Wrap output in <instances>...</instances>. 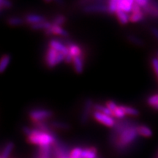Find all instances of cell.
<instances>
[{
	"instance_id": "cell-1",
	"label": "cell",
	"mask_w": 158,
	"mask_h": 158,
	"mask_svg": "<svg viewBox=\"0 0 158 158\" xmlns=\"http://www.w3.org/2000/svg\"><path fill=\"white\" fill-rule=\"evenodd\" d=\"M137 123H134L133 125L127 128L118 137L116 145L114 146V149L117 152L123 153L127 152L130 147L135 143L137 140L138 134L137 132Z\"/></svg>"
},
{
	"instance_id": "cell-2",
	"label": "cell",
	"mask_w": 158,
	"mask_h": 158,
	"mask_svg": "<svg viewBox=\"0 0 158 158\" xmlns=\"http://www.w3.org/2000/svg\"><path fill=\"white\" fill-rule=\"evenodd\" d=\"M58 139L55 132L47 133V132L40 131V130L31 128L30 135L27 138V141L32 145L39 147L52 146Z\"/></svg>"
},
{
	"instance_id": "cell-3",
	"label": "cell",
	"mask_w": 158,
	"mask_h": 158,
	"mask_svg": "<svg viewBox=\"0 0 158 158\" xmlns=\"http://www.w3.org/2000/svg\"><path fill=\"white\" fill-rule=\"evenodd\" d=\"M135 123L133 120L129 118H123V119L117 120L116 122L115 125L111 128L109 135H108V143L112 147H114L119 135L123 133L127 128L130 127Z\"/></svg>"
},
{
	"instance_id": "cell-4",
	"label": "cell",
	"mask_w": 158,
	"mask_h": 158,
	"mask_svg": "<svg viewBox=\"0 0 158 158\" xmlns=\"http://www.w3.org/2000/svg\"><path fill=\"white\" fill-rule=\"evenodd\" d=\"M108 2L84 1L81 2L82 11L85 13H108Z\"/></svg>"
},
{
	"instance_id": "cell-5",
	"label": "cell",
	"mask_w": 158,
	"mask_h": 158,
	"mask_svg": "<svg viewBox=\"0 0 158 158\" xmlns=\"http://www.w3.org/2000/svg\"><path fill=\"white\" fill-rule=\"evenodd\" d=\"M66 55L58 52L54 49L48 47L45 56V62L48 68H53L57 64L64 62Z\"/></svg>"
},
{
	"instance_id": "cell-6",
	"label": "cell",
	"mask_w": 158,
	"mask_h": 158,
	"mask_svg": "<svg viewBox=\"0 0 158 158\" xmlns=\"http://www.w3.org/2000/svg\"><path fill=\"white\" fill-rule=\"evenodd\" d=\"M54 111L46 108H34L29 110V117L32 122L47 121L54 116Z\"/></svg>"
},
{
	"instance_id": "cell-7",
	"label": "cell",
	"mask_w": 158,
	"mask_h": 158,
	"mask_svg": "<svg viewBox=\"0 0 158 158\" xmlns=\"http://www.w3.org/2000/svg\"><path fill=\"white\" fill-rule=\"evenodd\" d=\"M70 151L68 146L59 139L52 145V156L54 158H70Z\"/></svg>"
},
{
	"instance_id": "cell-8",
	"label": "cell",
	"mask_w": 158,
	"mask_h": 158,
	"mask_svg": "<svg viewBox=\"0 0 158 158\" xmlns=\"http://www.w3.org/2000/svg\"><path fill=\"white\" fill-rule=\"evenodd\" d=\"M94 102L92 99L87 98L84 102V106L81 110V113L80 115V123L82 125H85L87 124L89 119V116L91 114L92 115V110H94Z\"/></svg>"
},
{
	"instance_id": "cell-9",
	"label": "cell",
	"mask_w": 158,
	"mask_h": 158,
	"mask_svg": "<svg viewBox=\"0 0 158 158\" xmlns=\"http://www.w3.org/2000/svg\"><path fill=\"white\" fill-rule=\"evenodd\" d=\"M92 116H93V118L96 121L102 124L103 125L106 126V127L110 128H112L115 125L116 122L113 116L106 115V114L95 111V110H94L93 113H92Z\"/></svg>"
},
{
	"instance_id": "cell-10",
	"label": "cell",
	"mask_w": 158,
	"mask_h": 158,
	"mask_svg": "<svg viewBox=\"0 0 158 158\" xmlns=\"http://www.w3.org/2000/svg\"><path fill=\"white\" fill-rule=\"evenodd\" d=\"M64 43L67 45L68 48V54L71 55L73 57H76L78 56H81L84 54L83 53V50L81 47L80 45L76 44L74 42L71 40H65L64 41Z\"/></svg>"
},
{
	"instance_id": "cell-11",
	"label": "cell",
	"mask_w": 158,
	"mask_h": 158,
	"mask_svg": "<svg viewBox=\"0 0 158 158\" xmlns=\"http://www.w3.org/2000/svg\"><path fill=\"white\" fill-rule=\"evenodd\" d=\"M44 33L47 36H51V35H59V36H62L64 37H69V33L66 31L62 27L59 26L52 25L50 29L44 31Z\"/></svg>"
},
{
	"instance_id": "cell-12",
	"label": "cell",
	"mask_w": 158,
	"mask_h": 158,
	"mask_svg": "<svg viewBox=\"0 0 158 158\" xmlns=\"http://www.w3.org/2000/svg\"><path fill=\"white\" fill-rule=\"evenodd\" d=\"M48 47L54 49L58 52L62 53V54L67 55L68 54V48L67 47V45L64 44V42L62 41H59L58 40L52 39L49 41L48 43Z\"/></svg>"
},
{
	"instance_id": "cell-13",
	"label": "cell",
	"mask_w": 158,
	"mask_h": 158,
	"mask_svg": "<svg viewBox=\"0 0 158 158\" xmlns=\"http://www.w3.org/2000/svg\"><path fill=\"white\" fill-rule=\"evenodd\" d=\"M23 19L26 23H28L30 26L47 21L45 16L42 15L35 14V13H29L23 17Z\"/></svg>"
},
{
	"instance_id": "cell-14",
	"label": "cell",
	"mask_w": 158,
	"mask_h": 158,
	"mask_svg": "<svg viewBox=\"0 0 158 158\" xmlns=\"http://www.w3.org/2000/svg\"><path fill=\"white\" fill-rule=\"evenodd\" d=\"M134 3H135V1L133 0H118V10H120L129 14L132 12Z\"/></svg>"
},
{
	"instance_id": "cell-15",
	"label": "cell",
	"mask_w": 158,
	"mask_h": 158,
	"mask_svg": "<svg viewBox=\"0 0 158 158\" xmlns=\"http://www.w3.org/2000/svg\"><path fill=\"white\" fill-rule=\"evenodd\" d=\"M73 66L74 70L76 73L81 74L84 72V54L81 56L74 57L73 59Z\"/></svg>"
},
{
	"instance_id": "cell-16",
	"label": "cell",
	"mask_w": 158,
	"mask_h": 158,
	"mask_svg": "<svg viewBox=\"0 0 158 158\" xmlns=\"http://www.w3.org/2000/svg\"><path fill=\"white\" fill-rule=\"evenodd\" d=\"M142 9H143V11L145 14L158 18V3L155 2L149 1V3Z\"/></svg>"
},
{
	"instance_id": "cell-17",
	"label": "cell",
	"mask_w": 158,
	"mask_h": 158,
	"mask_svg": "<svg viewBox=\"0 0 158 158\" xmlns=\"http://www.w3.org/2000/svg\"><path fill=\"white\" fill-rule=\"evenodd\" d=\"M33 128L40 130V131L47 132V133H51L54 132V130L51 127L50 124L47 121H40V122H31Z\"/></svg>"
},
{
	"instance_id": "cell-18",
	"label": "cell",
	"mask_w": 158,
	"mask_h": 158,
	"mask_svg": "<svg viewBox=\"0 0 158 158\" xmlns=\"http://www.w3.org/2000/svg\"><path fill=\"white\" fill-rule=\"evenodd\" d=\"M52 156V146H46V147H39L37 151V158H51Z\"/></svg>"
},
{
	"instance_id": "cell-19",
	"label": "cell",
	"mask_w": 158,
	"mask_h": 158,
	"mask_svg": "<svg viewBox=\"0 0 158 158\" xmlns=\"http://www.w3.org/2000/svg\"><path fill=\"white\" fill-rule=\"evenodd\" d=\"M51 127L53 130H68L70 128V125L68 122L59 120H53L49 122Z\"/></svg>"
},
{
	"instance_id": "cell-20",
	"label": "cell",
	"mask_w": 158,
	"mask_h": 158,
	"mask_svg": "<svg viewBox=\"0 0 158 158\" xmlns=\"http://www.w3.org/2000/svg\"><path fill=\"white\" fill-rule=\"evenodd\" d=\"M82 158H98V149L94 147L83 148Z\"/></svg>"
},
{
	"instance_id": "cell-21",
	"label": "cell",
	"mask_w": 158,
	"mask_h": 158,
	"mask_svg": "<svg viewBox=\"0 0 158 158\" xmlns=\"http://www.w3.org/2000/svg\"><path fill=\"white\" fill-rule=\"evenodd\" d=\"M137 132L138 135L144 138H150L153 135L152 130L146 125H139L138 124L137 126Z\"/></svg>"
},
{
	"instance_id": "cell-22",
	"label": "cell",
	"mask_w": 158,
	"mask_h": 158,
	"mask_svg": "<svg viewBox=\"0 0 158 158\" xmlns=\"http://www.w3.org/2000/svg\"><path fill=\"white\" fill-rule=\"evenodd\" d=\"M115 15H116L118 22L121 23L122 25H126L128 23L130 22V15L127 13H124V12L120 10H117V11L116 12Z\"/></svg>"
},
{
	"instance_id": "cell-23",
	"label": "cell",
	"mask_w": 158,
	"mask_h": 158,
	"mask_svg": "<svg viewBox=\"0 0 158 158\" xmlns=\"http://www.w3.org/2000/svg\"><path fill=\"white\" fill-rule=\"evenodd\" d=\"M52 23L51 21H43V22L36 23V24H33L30 26V28L32 29V30H43L45 31L47 29H50L51 27H52Z\"/></svg>"
},
{
	"instance_id": "cell-24",
	"label": "cell",
	"mask_w": 158,
	"mask_h": 158,
	"mask_svg": "<svg viewBox=\"0 0 158 158\" xmlns=\"http://www.w3.org/2000/svg\"><path fill=\"white\" fill-rule=\"evenodd\" d=\"M120 108H122V110H123L124 113L125 114L126 116H138L140 114L139 110L136 108L131 107V106H119Z\"/></svg>"
},
{
	"instance_id": "cell-25",
	"label": "cell",
	"mask_w": 158,
	"mask_h": 158,
	"mask_svg": "<svg viewBox=\"0 0 158 158\" xmlns=\"http://www.w3.org/2000/svg\"><path fill=\"white\" fill-rule=\"evenodd\" d=\"M7 23L12 27H20L25 23L23 18L19 16H12L7 19Z\"/></svg>"
},
{
	"instance_id": "cell-26",
	"label": "cell",
	"mask_w": 158,
	"mask_h": 158,
	"mask_svg": "<svg viewBox=\"0 0 158 158\" xmlns=\"http://www.w3.org/2000/svg\"><path fill=\"white\" fill-rule=\"evenodd\" d=\"M11 56L9 54H5L0 59V73H2L5 71L10 62Z\"/></svg>"
},
{
	"instance_id": "cell-27",
	"label": "cell",
	"mask_w": 158,
	"mask_h": 158,
	"mask_svg": "<svg viewBox=\"0 0 158 158\" xmlns=\"http://www.w3.org/2000/svg\"><path fill=\"white\" fill-rule=\"evenodd\" d=\"M13 148H14V143L11 141L7 142V143L5 144V147H4L2 152L1 157L2 158H8L10 157V155H11L12 152H13Z\"/></svg>"
},
{
	"instance_id": "cell-28",
	"label": "cell",
	"mask_w": 158,
	"mask_h": 158,
	"mask_svg": "<svg viewBox=\"0 0 158 158\" xmlns=\"http://www.w3.org/2000/svg\"><path fill=\"white\" fill-rule=\"evenodd\" d=\"M94 110L95 111L100 112V113H102L104 114H106V115L113 116V114H112L111 110L106 107V106H103V105L99 104V103H94Z\"/></svg>"
},
{
	"instance_id": "cell-29",
	"label": "cell",
	"mask_w": 158,
	"mask_h": 158,
	"mask_svg": "<svg viewBox=\"0 0 158 158\" xmlns=\"http://www.w3.org/2000/svg\"><path fill=\"white\" fill-rule=\"evenodd\" d=\"M66 20L67 19L66 17H65V15L62 14H57L53 18L51 23H52L53 25L62 27V26L65 23V22H66Z\"/></svg>"
},
{
	"instance_id": "cell-30",
	"label": "cell",
	"mask_w": 158,
	"mask_h": 158,
	"mask_svg": "<svg viewBox=\"0 0 158 158\" xmlns=\"http://www.w3.org/2000/svg\"><path fill=\"white\" fill-rule=\"evenodd\" d=\"M117 1L118 0H110L108 2V10L109 14H115L117 11Z\"/></svg>"
},
{
	"instance_id": "cell-31",
	"label": "cell",
	"mask_w": 158,
	"mask_h": 158,
	"mask_svg": "<svg viewBox=\"0 0 158 158\" xmlns=\"http://www.w3.org/2000/svg\"><path fill=\"white\" fill-rule=\"evenodd\" d=\"M144 17H145L144 12L139 13H131V15H130V21L133 23L139 22L144 19Z\"/></svg>"
},
{
	"instance_id": "cell-32",
	"label": "cell",
	"mask_w": 158,
	"mask_h": 158,
	"mask_svg": "<svg viewBox=\"0 0 158 158\" xmlns=\"http://www.w3.org/2000/svg\"><path fill=\"white\" fill-rule=\"evenodd\" d=\"M127 40H129L130 43H133V45H138V46H143V41L139 37L135 36L133 35H127Z\"/></svg>"
},
{
	"instance_id": "cell-33",
	"label": "cell",
	"mask_w": 158,
	"mask_h": 158,
	"mask_svg": "<svg viewBox=\"0 0 158 158\" xmlns=\"http://www.w3.org/2000/svg\"><path fill=\"white\" fill-rule=\"evenodd\" d=\"M112 114H113V117L117 118V120L123 119L126 116L125 114L124 113V111L122 110V108H120L119 106L115 110L112 111Z\"/></svg>"
},
{
	"instance_id": "cell-34",
	"label": "cell",
	"mask_w": 158,
	"mask_h": 158,
	"mask_svg": "<svg viewBox=\"0 0 158 158\" xmlns=\"http://www.w3.org/2000/svg\"><path fill=\"white\" fill-rule=\"evenodd\" d=\"M82 151L83 148L81 147H75L70 151V158H82Z\"/></svg>"
},
{
	"instance_id": "cell-35",
	"label": "cell",
	"mask_w": 158,
	"mask_h": 158,
	"mask_svg": "<svg viewBox=\"0 0 158 158\" xmlns=\"http://www.w3.org/2000/svg\"><path fill=\"white\" fill-rule=\"evenodd\" d=\"M147 104L149 106H152L154 108L156 105L158 104V94H153V95L150 96L149 98L147 99Z\"/></svg>"
},
{
	"instance_id": "cell-36",
	"label": "cell",
	"mask_w": 158,
	"mask_h": 158,
	"mask_svg": "<svg viewBox=\"0 0 158 158\" xmlns=\"http://www.w3.org/2000/svg\"><path fill=\"white\" fill-rule=\"evenodd\" d=\"M106 106L108 108V109H110V110H111V112H112L113 110H115L118 106L116 103L115 102L113 101V100H108V101L106 102Z\"/></svg>"
},
{
	"instance_id": "cell-37",
	"label": "cell",
	"mask_w": 158,
	"mask_h": 158,
	"mask_svg": "<svg viewBox=\"0 0 158 158\" xmlns=\"http://www.w3.org/2000/svg\"><path fill=\"white\" fill-rule=\"evenodd\" d=\"M152 65L153 70L155 71V73L158 78V59L157 57H153L152 59Z\"/></svg>"
},
{
	"instance_id": "cell-38",
	"label": "cell",
	"mask_w": 158,
	"mask_h": 158,
	"mask_svg": "<svg viewBox=\"0 0 158 158\" xmlns=\"http://www.w3.org/2000/svg\"><path fill=\"white\" fill-rule=\"evenodd\" d=\"M141 12H143V9H142L141 7H140V6L138 5H137V4H136L135 2L134 3L133 7V10H132L131 13H141Z\"/></svg>"
},
{
	"instance_id": "cell-39",
	"label": "cell",
	"mask_w": 158,
	"mask_h": 158,
	"mask_svg": "<svg viewBox=\"0 0 158 158\" xmlns=\"http://www.w3.org/2000/svg\"><path fill=\"white\" fill-rule=\"evenodd\" d=\"M135 2L139 5L141 8H143L149 3V0H135Z\"/></svg>"
},
{
	"instance_id": "cell-40",
	"label": "cell",
	"mask_w": 158,
	"mask_h": 158,
	"mask_svg": "<svg viewBox=\"0 0 158 158\" xmlns=\"http://www.w3.org/2000/svg\"><path fill=\"white\" fill-rule=\"evenodd\" d=\"M22 131H23V133H24L25 135L27 136V137H28V136L30 135V133H31V128L27 127V126H23L22 128Z\"/></svg>"
},
{
	"instance_id": "cell-41",
	"label": "cell",
	"mask_w": 158,
	"mask_h": 158,
	"mask_svg": "<svg viewBox=\"0 0 158 158\" xmlns=\"http://www.w3.org/2000/svg\"><path fill=\"white\" fill-rule=\"evenodd\" d=\"M152 33L154 35V37L157 39V40L158 41V29L157 28H152Z\"/></svg>"
},
{
	"instance_id": "cell-42",
	"label": "cell",
	"mask_w": 158,
	"mask_h": 158,
	"mask_svg": "<svg viewBox=\"0 0 158 158\" xmlns=\"http://www.w3.org/2000/svg\"><path fill=\"white\" fill-rule=\"evenodd\" d=\"M154 108H155V109H156V110H158V104L156 105L155 107H154Z\"/></svg>"
},
{
	"instance_id": "cell-43",
	"label": "cell",
	"mask_w": 158,
	"mask_h": 158,
	"mask_svg": "<svg viewBox=\"0 0 158 158\" xmlns=\"http://www.w3.org/2000/svg\"><path fill=\"white\" fill-rule=\"evenodd\" d=\"M157 59H158V51H157Z\"/></svg>"
},
{
	"instance_id": "cell-44",
	"label": "cell",
	"mask_w": 158,
	"mask_h": 158,
	"mask_svg": "<svg viewBox=\"0 0 158 158\" xmlns=\"http://www.w3.org/2000/svg\"><path fill=\"white\" fill-rule=\"evenodd\" d=\"M2 10V8H1V7H0V11H1V10Z\"/></svg>"
},
{
	"instance_id": "cell-45",
	"label": "cell",
	"mask_w": 158,
	"mask_h": 158,
	"mask_svg": "<svg viewBox=\"0 0 158 158\" xmlns=\"http://www.w3.org/2000/svg\"><path fill=\"white\" fill-rule=\"evenodd\" d=\"M157 158H158V155H157Z\"/></svg>"
},
{
	"instance_id": "cell-46",
	"label": "cell",
	"mask_w": 158,
	"mask_h": 158,
	"mask_svg": "<svg viewBox=\"0 0 158 158\" xmlns=\"http://www.w3.org/2000/svg\"><path fill=\"white\" fill-rule=\"evenodd\" d=\"M0 158H2V157H1V155H0Z\"/></svg>"
}]
</instances>
